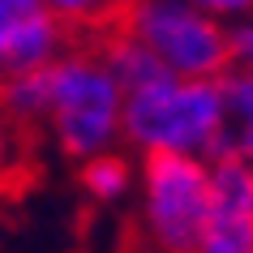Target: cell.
<instances>
[{
  "label": "cell",
  "instance_id": "obj_1",
  "mask_svg": "<svg viewBox=\"0 0 253 253\" xmlns=\"http://www.w3.org/2000/svg\"><path fill=\"white\" fill-rule=\"evenodd\" d=\"M223 137V90L219 82L193 78H159L150 86L125 94V146L155 159V155H185V159H219Z\"/></svg>",
  "mask_w": 253,
  "mask_h": 253
},
{
  "label": "cell",
  "instance_id": "obj_2",
  "mask_svg": "<svg viewBox=\"0 0 253 253\" xmlns=\"http://www.w3.org/2000/svg\"><path fill=\"white\" fill-rule=\"evenodd\" d=\"M47 133L69 159L112 155L125 142V86L107 69L99 47H73L52 60Z\"/></svg>",
  "mask_w": 253,
  "mask_h": 253
},
{
  "label": "cell",
  "instance_id": "obj_3",
  "mask_svg": "<svg viewBox=\"0 0 253 253\" xmlns=\"http://www.w3.org/2000/svg\"><path fill=\"white\" fill-rule=\"evenodd\" d=\"M116 30L133 35L172 78L219 82L232 69V26L189 0H125Z\"/></svg>",
  "mask_w": 253,
  "mask_h": 253
},
{
  "label": "cell",
  "instance_id": "obj_4",
  "mask_svg": "<svg viewBox=\"0 0 253 253\" xmlns=\"http://www.w3.org/2000/svg\"><path fill=\"white\" fill-rule=\"evenodd\" d=\"M211 211V163L155 155L137 168V223L155 253H198Z\"/></svg>",
  "mask_w": 253,
  "mask_h": 253
},
{
  "label": "cell",
  "instance_id": "obj_5",
  "mask_svg": "<svg viewBox=\"0 0 253 253\" xmlns=\"http://www.w3.org/2000/svg\"><path fill=\"white\" fill-rule=\"evenodd\" d=\"M198 253H253V163L211 159V211Z\"/></svg>",
  "mask_w": 253,
  "mask_h": 253
},
{
  "label": "cell",
  "instance_id": "obj_6",
  "mask_svg": "<svg viewBox=\"0 0 253 253\" xmlns=\"http://www.w3.org/2000/svg\"><path fill=\"white\" fill-rule=\"evenodd\" d=\"M69 30L43 0H0V78L43 69L65 52Z\"/></svg>",
  "mask_w": 253,
  "mask_h": 253
},
{
  "label": "cell",
  "instance_id": "obj_7",
  "mask_svg": "<svg viewBox=\"0 0 253 253\" xmlns=\"http://www.w3.org/2000/svg\"><path fill=\"white\" fill-rule=\"evenodd\" d=\"M219 90H223V137H219V159L232 155V159L253 163V73L227 69L223 78H219Z\"/></svg>",
  "mask_w": 253,
  "mask_h": 253
},
{
  "label": "cell",
  "instance_id": "obj_8",
  "mask_svg": "<svg viewBox=\"0 0 253 253\" xmlns=\"http://www.w3.org/2000/svg\"><path fill=\"white\" fill-rule=\"evenodd\" d=\"M52 107V69H26L0 78V112L13 125H47Z\"/></svg>",
  "mask_w": 253,
  "mask_h": 253
},
{
  "label": "cell",
  "instance_id": "obj_9",
  "mask_svg": "<svg viewBox=\"0 0 253 253\" xmlns=\"http://www.w3.org/2000/svg\"><path fill=\"white\" fill-rule=\"evenodd\" d=\"M103 60H107V69L116 73V82L125 86V94L129 90H137V86H150V82H159V78H168V69L155 60V56L142 47V43L133 39V35H125V30H107V39H103Z\"/></svg>",
  "mask_w": 253,
  "mask_h": 253
},
{
  "label": "cell",
  "instance_id": "obj_10",
  "mask_svg": "<svg viewBox=\"0 0 253 253\" xmlns=\"http://www.w3.org/2000/svg\"><path fill=\"white\" fill-rule=\"evenodd\" d=\"M78 180H82V193H86L94 206H120V202L137 189V168L125 159V155L112 150V155L86 159L82 172H78Z\"/></svg>",
  "mask_w": 253,
  "mask_h": 253
},
{
  "label": "cell",
  "instance_id": "obj_11",
  "mask_svg": "<svg viewBox=\"0 0 253 253\" xmlns=\"http://www.w3.org/2000/svg\"><path fill=\"white\" fill-rule=\"evenodd\" d=\"M43 4L65 30H73V26H99L107 17H116L125 0H43Z\"/></svg>",
  "mask_w": 253,
  "mask_h": 253
},
{
  "label": "cell",
  "instance_id": "obj_12",
  "mask_svg": "<svg viewBox=\"0 0 253 253\" xmlns=\"http://www.w3.org/2000/svg\"><path fill=\"white\" fill-rule=\"evenodd\" d=\"M189 4H198L202 13H211L223 26H236V22L253 17V0H189Z\"/></svg>",
  "mask_w": 253,
  "mask_h": 253
},
{
  "label": "cell",
  "instance_id": "obj_13",
  "mask_svg": "<svg viewBox=\"0 0 253 253\" xmlns=\"http://www.w3.org/2000/svg\"><path fill=\"white\" fill-rule=\"evenodd\" d=\"M232 69L253 73V17L232 26Z\"/></svg>",
  "mask_w": 253,
  "mask_h": 253
},
{
  "label": "cell",
  "instance_id": "obj_14",
  "mask_svg": "<svg viewBox=\"0 0 253 253\" xmlns=\"http://www.w3.org/2000/svg\"><path fill=\"white\" fill-rule=\"evenodd\" d=\"M13 163H17V133H13V120L0 112V180L13 172Z\"/></svg>",
  "mask_w": 253,
  "mask_h": 253
}]
</instances>
